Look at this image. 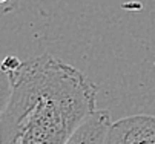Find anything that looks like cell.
Masks as SVG:
<instances>
[{
  "mask_svg": "<svg viewBox=\"0 0 155 144\" xmlns=\"http://www.w3.org/2000/svg\"><path fill=\"white\" fill-rule=\"evenodd\" d=\"M106 144H155V115L138 114L117 120L109 129Z\"/></svg>",
  "mask_w": 155,
  "mask_h": 144,
  "instance_id": "7a4b0ae2",
  "label": "cell"
},
{
  "mask_svg": "<svg viewBox=\"0 0 155 144\" xmlns=\"http://www.w3.org/2000/svg\"><path fill=\"white\" fill-rule=\"evenodd\" d=\"M8 2V0H0V3H6Z\"/></svg>",
  "mask_w": 155,
  "mask_h": 144,
  "instance_id": "277c9868",
  "label": "cell"
},
{
  "mask_svg": "<svg viewBox=\"0 0 155 144\" xmlns=\"http://www.w3.org/2000/svg\"><path fill=\"white\" fill-rule=\"evenodd\" d=\"M0 144H66L97 109L98 88L77 68L43 54L9 71Z\"/></svg>",
  "mask_w": 155,
  "mask_h": 144,
  "instance_id": "6da1fadb",
  "label": "cell"
},
{
  "mask_svg": "<svg viewBox=\"0 0 155 144\" xmlns=\"http://www.w3.org/2000/svg\"><path fill=\"white\" fill-rule=\"evenodd\" d=\"M112 120L107 109H95L75 129L66 144H106Z\"/></svg>",
  "mask_w": 155,
  "mask_h": 144,
  "instance_id": "3957f363",
  "label": "cell"
}]
</instances>
